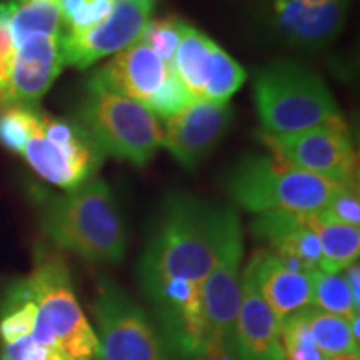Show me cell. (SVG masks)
<instances>
[{
  "label": "cell",
  "mask_w": 360,
  "mask_h": 360,
  "mask_svg": "<svg viewBox=\"0 0 360 360\" xmlns=\"http://www.w3.org/2000/svg\"><path fill=\"white\" fill-rule=\"evenodd\" d=\"M238 229L236 210L188 193H170L155 215L139 260L137 276L143 292L148 294L170 278L202 285Z\"/></svg>",
  "instance_id": "obj_1"
},
{
  "label": "cell",
  "mask_w": 360,
  "mask_h": 360,
  "mask_svg": "<svg viewBox=\"0 0 360 360\" xmlns=\"http://www.w3.org/2000/svg\"><path fill=\"white\" fill-rule=\"evenodd\" d=\"M40 225L53 244L92 264H117L127 232L119 204L103 180L90 179L64 195L44 202Z\"/></svg>",
  "instance_id": "obj_2"
},
{
  "label": "cell",
  "mask_w": 360,
  "mask_h": 360,
  "mask_svg": "<svg viewBox=\"0 0 360 360\" xmlns=\"http://www.w3.org/2000/svg\"><path fill=\"white\" fill-rule=\"evenodd\" d=\"M25 278L37 305V319L30 335L35 344L56 349L69 360L97 359V334L80 309L62 255L39 249L32 274Z\"/></svg>",
  "instance_id": "obj_3"
},
{
  "label": "cell",
  "mask_w": 360,
  "mask_h": 360,
  "mask_svg": "<svg viewBox=\"0 0 360 360\" xmlns=\"http://www.w3.org/2000/svg\"><path fill=\"white\" fill-rule=\"evenodd\" d=\"M340 186L344 184L295 167L274 154L247 155L225 179L229 195L255 214L319 212Z\"/></svg>",
  "instance_id": "obj_4"
},
{
  "label": "cell",
  "mask_w": 360,
  "mask_h": 360,
  "mask_svg": "<svg viewBox=\"0 0 360 360\" xmlns=\"http://www.w3.org/2000/svg\"><path fill=\"white\" fill-rule=\"evenodd\" d=\"M254 98L267 134L302 132L342 120L321 75L292 60H276L257 70Z\"/></svg>",
  "instance_id": "obj_5"
},
{
  "label": "cell",
  "mask_w": 360,
  "mask_h": 360,
  "mask_svg": "<svg viewBox=\"0 0 360 360\" xmlns=\"http://www.w3.org/2000/svg\"><path fill=\"white\" fill-rule=\"evenodd\" d=\"M75 120L90 134L103 155L146 165L162 147L159 119L142 103L89 79L87 96Z\"/></svg>",
  "instance_id": "obj_6"
},
{
  "label": "cell",
  "mask_w": 360,
  "mask_h": 360,
  "mask_svg": "<svg viewBox=\"0 0 360 360\" xmlns=\"http://www.w3.org/2000/svg\"><path fill=\"white\" fill-rule=\"evenodd\" d=\"M22 157L44 180L74 191L92 179L105 155L75 119L40 114Z\"/></svg>",
  "instance_id": "obj_7"
},
{
  "label": "cell",
  "mask_w": 360,
  "mask_h": 360,
  "mask_svg": "<svg viewBox=\"0 0 360 360\" xmlns=\"http://www.w3.org/2000/svg\"><path fill=\"white\" fill-rule=\"evenodd\" d=\"M92 312L101 360H169L147 314L110 278L98 281Z\"/></svg>",
  "instance_id": "obj_8"
},
{
  "label": "cell",
  "mask_w": 360,
  "mask_h": 360,
  "mask_svg": "<svg viewBox=\"0 0 360 360\" xmlns=\"http://www.w3.org/2000/svg\"><path fill=\"white\" fill-rule=\"evenodd\" d=\"M274 155L340 184H357L359 157L344 119L294 134L260 132Z\"/></svg>",
  "instance_id": "obj_9"
},
{
  "label": "cell",
  "mask_w": 360,
  "mask_h": 360,
  "mask_svg": "<svg viewBox=\"0 0 360 360\" xmlns=\"http://www.w3.org/2000/svg\"><path fill=\"white\" fill-rule=\"evenodd\" d=\"M160 323V339L177 360H204L207 326L200 283L170 278L146 294Z\"/></svg>",
  "instance_id": "obj_10"
},
{
  "label": "cell",
  "mask_w": 360,
  "mask_h": 360,
  "mask_svg": "<svg viewBox=\"0 0 360 360\" xmlns=\"http://www.w3.org/2000/svg\"><path fill=\"white\" fill-rule=\"evenodd\" d=\"M352 0H262L260 19L269 32L289 47L317 51L340 34Z\"/></svg>",
  "instance_id": "obj_11"
},
{
  "label": "cell",
  "mask_w": 360,
  "mask_h": 360,
  "mask_svg": "<svg viewBox=\"0 0 360 360\" xmlns=\"http://www.w3.org/2000/svg\"><path fill=\"white\" fill-rule=\"evenodd\" d=\"M233 119L229 102L193 98L177 115L165 120L162 147L172 154L184 169L193 170L212 154Z\"/></svg>",
  "instance_id": "obj_12"
},
{
  "label": "cell",
  "mask_w": 360,
  "mask_h": 360,
  "mask_svg": "<svg viewBox=\"0 0 360 360\" xmlns=\"http://www.w3.org/2000/svg\"><path fill=\"white\" fill-rule=\"evenodd\" d=\"M157 0H115L101 25L75 37H62L65 65L87 69L94 62L122 52L137 42L150 20Z\"/></svg>",
  "instance_id": "obj_13"
},
{
  "label": "cell",
  "mask_w": 360,
  "mask_h": 360,
  "mask_svg": "<svg viewBox=\"0 0 360 360\" xmlns=\"http://www.w3.org/2000/svg\"><path fill=\"white\" fill-rule=\"evenodd\" d=\"M244 257L242 229L229 238L219 262L202 282V307L207 345L236 344V321L240 305V264Z\"/></svg>",
  "instance_id": "obj_14"
},
{
  "label": "cell",
  "mask_w": 360,
  "mask_h": 360,
  "mask_svg": "<svg viewBox=\"0 0 360 360\" xmlns=\"http://www.w3.org/2000/svg\"><path fill=\"white\" fill-rule=\"evenodd\" d=\"M65 67L62 37L39 35L15 51L7 87L0 92V107H35Z\"/></svg>",
  "instance_id": "obj_15"
},
{
  "label": "cell",
  "mask_w": 360,
  "mask_h": 360,
  "mask_svg": "<svg viewBox=\"0 0 360 360\" xmlns=\"http://www.w3.org/2000/svg\"><path fill=\"white\" fill-rule=\"evenodd\" d=\"M252 232L267 242L269 252L292 272L310 274L321 269L322 252L317 237L305 224L304 214L270 210L252 222Z\"/></svg>",
  "instance_id": "obj_16"
},
{
  "label": "cell",
  "mask_w": 360,
  "mask_h": 360,
  "mask_svg": "<svg viewBox=\"0 0 360 360\" xmlns=\"http://www.w3.org/2000/svg\"><path fill=\"white\" fill-rule=\"evenodd\" d=\"M236 345L238 360H285L277 317L265 304L247 267L240 276Z\"/></svg>",
  "instance_id": "obj_17"
},
{
  "label": "cell",
  "mask_w": 360,
  "mask_h": 360,
  "mask_svg": "<svg viewBox=\"0 0 360 360\" xmlns=\"http://www.w3.org/2000/svg\"><path fill=\"white\" fill-rule=\"evenodd\" d=\"M170 65L137 40L122 52L115 53L109 64L94 72L90 79L146 105L148 98L162 87Z\"/></svg>",
  "instance_id": "obj_18"
},
{
  "label": "cell",
  "mask_w": 360,
  "mask_h": 360,
  "mask_svg": "<svg viewBox=\"0 0 360 360\" xmlns=\"http://www.w3.org/2000/svg\"><path fill=\"white\" fill-rule=\"evenodd\" d=\"M247 269L254 276L260 295L278 322L297 310L314 305L310 274L292 272L283 267L272 252L265 249L255 250Z\"/></svg>",
  "instance_id": "obj_19"
},
{
  "label": "cell",
  "mask_w": 360,
  "mask_h": 360,
  "mask_svg": "<svg viewBox=\"0 0 360 360\" xmlns=\"http://www.w3.org/2000/svg\"><path fill=\"white\" fill-rule=\"evenodd\" d=\"M304 220L321 245L322 264L319 270L337 274L357 262L360 254L359 227L334 220L322 210L304 214Z\"/></svg>",
  "instance_id": "obj_20"
},
{
  "label": "cell",
  "mask_w": 360,
  "mask_h": 360,
  "mask_svg": "<svg viewBox=\"0 0 360 360\" xmlns=\"http://www.w3.org/2000/svg\"><path fill=\"white\" fill-rule=\"evenodd\" d=\"M219 45L195 27L187 24L174 57V67L193 98L204 101V94L212 77Z\"/></svg>",
  "instance_id": "obj_21"
},
{
  "label": "cell",
  "mask_w": 360,
  "mask_h": 360,
  "mask_svg": "<svg viewBox=\"0 0 360 360\" xmlns=\"http://www.w3.org/2000/svg\"><path fill=\"white\" fill-rule=\"evenodd\" d=\"M4 6L15 51L25 40L39 35H65L64 17L53 0H4Z\"/></svg>",
  "instance_id": "obj_22"
},
{
  "label": "cell",
  "mask_w": 360,
  "mask_h": 360,
  "mask_svg": "<svg viewBox=\"0 0 360 360\" xmlns=\"http://www.w3.org/2000/svg\"><path fill=\"white\" fill-rule=\"evenodd\" d=\"M37 319V305L30 294L27 278L13 282L0 302V342L12 344L30 337Z\"/></svg>",
  "instance_id": "obj_23"
},
{
  "label": "cell",
  "mask_w": 360,
  "mask_h": 360,
  "mask_svg": "<svg viewBox=\"0 0 360 360\" xmlns=\"http://www.w3.org/2000/svg\"><path fill=\"white\" fill-rule=\"evenodd\" d=\"M304 312L310 335L326 357L359 355V340L352 335L349 321L339 315L323 312L315 305L305 307Z\"/></svg>",
  "instance_id": "obj_24"
},
{
  "label": "cell",
  "mask_w": 360,
  "mask_h": 360,
  "mask_svg": "<svg viewBox=\"0 0 360 360\" xmlns=\"http://www.w3.org/2000/svg\"><path fill=\"white\" fill-rule=\"evenodd\" d=\"M314 292V305L323 312L339 315L345 321H352L355 315L352 295H350L349 285L340 272L330 274L323 270H314L310 272Z\"/></svg>",
  "instance_id": "obj_25"
},
{
  "label": "cell",
  "mask_w": 360,
  "mask_h": 360,
  "mask_svg": "<svg viewBox=\"0 0 360 360\" xmlns=\"http://www.w3.org/2000/svg\"><path fill=\"white\" fill-rule=\"evenodd\" d=\"M304 309L287 315L278 322L283 357L285 360H327L328 357L317 349L310 335Z\"/></svg>",
  "instance_id": "obj_26"
},
{
  "label": "cell",
  "mask_w": 360,
  "mask_h": 360,
  "mask_svg": "<svg viewBox=\"0 0 360 360\" xmlns=\"http://www.w3.org/2000/svg\"><path fill=\"white\" fill-rule=\"evenodd\" d=\"M39 115L37 107H0V143L13 154L22 155L27 139L39 122Z\"/></svg>",
  "instance_id": "obj_27"
},
{
  "label": "cell",
  "mask_w": 360,
  "mask_h": 360,
  "mask_svg": "<svg viewBox=\"0 0 360 360\" xmlns=\"http://www.w3.org/2000/svg\"><path fill=\"white\" fill-rule=\"evenodd\" d=\"M186 27L187 22L179 19V17L148 20L139 40L146 44L162 62L170 65L174 64L175 51H177L180 40H182Z\"/></svg>",
  "instance_id": "obj_28"
},
{
  "label": "cell",
  "mask_w": 360,
  "mask_h": 360,
  "mask_svg": "<svg viewBox=\"0 0 360 360\" xmlns=\"http://www.w3.org/2000/svg\"><path fill=\"white\" fill-rule=\"evenodd\" d=\"M245 79L247 74L240 64L233 60L224 49H219L217 56H215L212 77L207 84L204 94V101L229 102L233 94L244 85Z\"/></svg>",
  "instance_id": "obj_29"
},
{
  "label": "cell",
  "mask_w": 360,
  "mask_h": 360,
  "mask_svg": "<svg viewBox=\"0 0 360 360\" xmlns=\"http://www.w3.org/2000/svg\"><path fill=\"white\" fill-rule=\"evenodd\" d=\"M193 101L182 79L179 77L174 64L169 67L167 77H165L162 87L146 102V109L154 114L157 119L167 120L170 117L177 115Z\"/></svg>",
  "instance_id": "obj_30"
},
{
  "label": "cell",
  "mask_w": 360,
  "mask_h": 360,
  "mask_svg": "<svg viewBox=\"0 0 360 360\" xmlns=\"http://www.w3.org/2000/svg\"><path fill=\"white\" fill-rule=\"evenodd\" d=\"M322 212L342 224L359 227L360 224V197L357 184H344L334 192Z\"/></svg>",
  "instance_id": "obj_31"
},
{
  "label": "cell",
  "mask_w": 360,
  "mask_h": 360,
  "mask_svg": "<svg viewBox=\"0 0 360 360\" xmlns=\"http://www.w3.org/2000/svg\"><path fill=\"white\" fill-rule=\"evenodd\" d=\"M13 57H15V47H13L11 29L7 22V11L4 0L0 2V64L7 65L12 70Z\"/></svg>",
  "instance_id": "obj_32"
},
{
  "label": "cell",
  "mask_w": 360,
  "mask_h": 360,
  "mask_svg": "<svg viewBox=\"0 0 360 360\" xmlns=\"http://www.w3.org/2000/svg\"><path fill=\"white\" fill-rule=\"evenodd\" d=\"M342 276H344L345 282H347V285H349L355 312H359V309H360V267H359V262H354V264H350L349 267H345Z\"/></svg>",
  "instance_id": "obj_33"
},
{
  "label": "cell",
  "mask_w": 360,
  "mask_h": 360,
  "mask_svg": "<svg viewBox=\"0 0 360 360\" xmlns=\"http://www.w3.org/2000/svg\"><path fill=\"white\" fill-rule=\"evenodd\" d=\"M20 360H69L65 359L58 350L51 349V347H44V345L35 344L32 340L29 344V347L25 349L24 355H22Z\"/></svg>",
  "instance_id": "obj_34"
},
{
  "label": "cell",
  "mask_w": 360,
  "mask_h": 360,
  "mask_svg": "<svg viewBox=\"0 0 360 360\" xmlns=\"http://www.w3.org/2000/svg\"><path fill=\"white\" fill-rule=\"evenodd\" d=\"M204 360H238L236 344H212L207 345Z\"/></svg>",
  "instance_id": "obj_35"
},
{
  "label": "cell",
  "mask_w": 360,
  "mask_h": 360,
  "mask_svg": "<svg viewBox=\"0 0 360 360\" xmlns=\"http://www.w3.org/2000/svg\"><path fill=\"white\" fill-rule=\"evenodd\" d=\"M350 330H352V335L355 337V339L359 340V337H360V317L359 315H355L352 321H350Z\"/></svg>",
  "instance_id": "obj_36"
},
{
  "label": "cell",
  "mask_w": 360,
  "mask_h": 360,
  "mask_svg": "<svg viewBox=\"0 0 360 360\" xmlns=\"http://www.w3.org/2000/svg\"><path fill=\"white\" fill-rule=\"evenodd\" d=\"M327 360H359V355H339V357H328Z\"/></svg>",
  "instance_id": "obj_37"
},
{
  "label": "cell",
  "mask_w": 360,
  "mask_h": 360,
  "mask_svg": "<svg viewBox=\"0 0 360 360\" xmlns=\"http://www.w3.org/2000/svg\"><path fill=\"white\" fill-rule=\"evenodd\" d=\"M53 2H56V4H57V2H58V0H53Z\"/></svg>",
  "instance_id": "obj_38"
}]
</instances>
